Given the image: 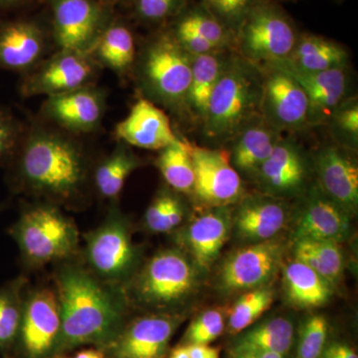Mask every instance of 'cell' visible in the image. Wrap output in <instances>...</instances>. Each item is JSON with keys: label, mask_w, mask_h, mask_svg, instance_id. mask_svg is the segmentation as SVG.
Segmentation results:
<instances>
[{"label": "cell", "mask_w": 358, "mask_h": 358, "mask_svg": "<svg viewBox=\"0 0 358 358\" xmlns=\"http://www.w3.org/2000/svg\"><path fill=\"white\" fill-rule=\"evenodd\" d=\"M7 167L14 192L70 209L83 206L93 181L83 143L48 122L27 127Z\"/></svg>", "instance_id": "obj_1"}, {"label": "cell", "mask_w": 358, "mask_h": 358, "mask_svg": "<svg viewBox=\"0 0 358 358\" xmlns=\"http://www.w3.org/2000/svg\"><path fill=\"white\" fill-rule=\"evenodd\" d=\"M54 282L61 319L54 358L81 345L106 350L126 326V291L101 281L76 257L57 264Z\"/></svg>", "instance_id": "obj_2"}, {"label": "cell", "mask_w": 358, "mask_h": 358, "mask_svg": "<svg viewBox=\"0 0 358 358\" xmlns=\"http://www.w3.org/2000/svg\"><path fill=\"white\" fill-rule=\"evenodd\" d=\"M262 89L260 66L231 52L201 124L205 138L219 145L230 143L246 124L261 115Z\"/></svg>", "instance_id": "obj_3"}, {"label": "cell", "mask_w": 358, "mask_h": 358, "mask_svg": "<svg viewBox=\"0 0 358 358\" xmlns=\"http://www.w3.org/2000/svg\"><path fill=\"white\" fill-rule=\"evenodd\" d=\"M192 55L171 30L154 35L136 54L133 71L143 98L173 114H188Z\"/></svg>", "instance_id": "obj_4"}, {"label": "cell", "mask_w": 358, "mask_h": 358, "mask_svg": "<svg viewBox=\"0 0 358 358\" xmlns=\"http://www.w3.org/2000/svg\"><path fill=\"white\" fill-rule=\"evenodd\" d=\"M17 244L25 268H43L75 258L80 233L75 221L50 202L25 204L18 220L8 230Z\"/></svg>", "instance_id": "obj_5"}, {"label": "cell", "mask_w": 358, "mask_h": 358, "mask_svg": "<svg viewBox=\"0 0 358 358\" xmlns=\"http://www.w3.org/2000/svg\"><path fill=\"white\" fill-rule=\"evenodd\" d=\"M83 262L98 279L126 291L136 275L140 251L131 239L129 220L115 203L96 229L84 234Z\"/></svg>", "instance_id": "obj_6"}, {"label": "cell", "mask_w": 358, "mask_h": 358, "mask_svg": "<svg viewBox=\"0 0 358 358\" xmlns=\"http://www.w3.org/2000/svg\"><path fill=\"white\" fill-rule=\"evenodd\" d=\"M196 268L182 250H162L129 282V301L159 310L178 307L194 292Z\"/></svg>", "instance_id": "obj_7"}, {"label": "cell", "mask_w": 358, "mask_h": 358, "mask_svg": "<svg viewBox=\"0 0 358 358\" xmlns=\"http://www.w3.org/2000/svg\"><path fill=\"white\" fill-rule=\"evenodd\" d=\"M299 34L288 15L271 0H255L234 37L233 50L256 65L286 60Z\"/></svg>", "instance_id": "obj_8"}, {"label": "cell", "mask_w": 358, "mask_h": 358, "mask_svg": "<svg viewBox=\"0 0 358 358\" xmlns=\"http://www.w3.org/2000/svg\"><path fill=\"white\" fill-rule=\"evenodd\" d=\"M52 37L59 51L91 54L113 18L112 6L99 0H48Z\"/></svg>", "instance_id": "obj_9"}, {"label": "cell", "mask_w": 358, "mask_h": 358, "mask_svg": "<svg viewBox=\"0 0 358 358\" xmlns=\"http://www.w3.org/2000/svg\"><path fill=\"white\" fill-rule=\"evenodd\" d=\"M100 68L91 54L58 50L23 75L20 93L52 96L84 88L95 84Z\"/></svg>", "instance_id": "obj_10"}, {"label": "cell", "mask_w": 358, "mask_h": 358, "mask_svg": "<svg viewBox=\"0 0 358 358\" xmlns=\"http://www.w3.org/2000/svg\"><path fill=\"white\" fill-rule=\"evenodd\" d=\"M262 70L261 117L282 134L308 128V102L305 92L281 66L259 65Z\"/></svg>", "instance_id": "obj_11"}, {"label": "cell", "mask_w": 358, "mask_h": 358, "mask_svg": "<svg viewBox=\"0 0 358 358\" xmlns=\"http://www.w3.org/2000/svg\"><path fill=\"white\" fill-rule=\"evenodd\" d=\"M60 307L55 289L26 291L15 348L20 358H54L60 334Z\"/></svg>", "instance_id": "obj_12"}, {"label": "cell", "mask_w": 358, "mask_h": 358, "mask_svg": "<svg viewBox=\"0 0 358 358\" xmlns=\"http://www.w3.org/2000/svg\"><path fill=\"white\" fill-rule=\"evenodd\" d=\"M192 155L195 176L192 196L200 206H231L243 199V180L231 164L229 152L192 145Z\"/></svg>", "instance_id": "obj_13"}, {"label": "cell", "mask_w": 358, "mask_h": 358, "mask_svg": "<svg viewBox=\"0 0 358 358\" xmlns=\"http://www.w3.org/2000/svg\"><path fill=\"white\" fill-rule=\"evenodd\" d=\"M313 171V160L300 143L282 136L254 181L261 192L286 200L308 192Z\"/></svg>", "instance_id": "obj_14"}, {"label": "cell", "mask_w": 358, "mask_h": 358, "mask_svg": "<svg viewBox=\"0 0 358 358\" xmlns=\"http://www.w3.org/2000/svg\"><path fill=\"white\" fill-rule=\"evenodd\" d=\"M282 250V245L274 239L238 249L221 267V288L227 292H247L265 287L279 270Z\"/></svg>", "instance_id": "obj_15"}, {"label": "cell", "mask_w": 358, "mask_h": 358, "mask_svg": "<svg viewBox=\"0 0 358 358\" xmlns=\"http://www.w3.org/2000/svg\"><path fill=\"white\" fill-rule=\"evenodd\" d=\"M107 105L105 90L95 84L47 96L41 108L42 117L57 128L75 134L96 131L102 124Z\"/></svg>", "instance_id": "obj_16"}, {"label": "cell", "mask_w": 358, "mask_h": 358, "mask_svg": "<svg viewBox=\"0 0 358 358\" xmlns=\"http://www.w3.org/2000/svg\"><path fill=\"white\" fill-rule=\"evenodd\" d=\"M180 322L181 317L169 313L136 317L103 352L109 358H162Z\"/></svg>", "instance_id": "obj_17"}, {"label": "cell", "mask_w": 358, "mask_h": 358, "mask_svg": "<svg viewBox=\"0 0 358 358\" xmlns=\"http://www.w3.org/2000/svg\"><path fill=\"white\" fill-rule=\"evenodd\" d=\"M348 150L338 143H327L313 157L315 185L350 216L358 207V166Z\"/></svg>", "instance_id": "obj_18"}, {"label": "cell", "mask_w": 358, "mask_h": 358, "mask_svg": "<svg viewBox=\"0 0 358 358\" xmlns=\"http://www.w3.org/2000/svg\"><path fill=\"white\" fill-rule=\"evenodd\" d=\"M303 202L294 231L296 240H315L341 243L350 234L352 216L312 185L303 195Z\"/></svg>", "instance_id": "obj_19"}, {"label": "cell", "mask_w": 358, "mask_h": 358, "mask_svg": "<svg viewBox=\"0 0 358 358\" xmlns=\"http://www.w3.org/2000/svg\"><path fill=\"white\" fill-rule=\"evenodd\" d=\"M230 206L206 208L203 213L178 234V243L200 270H208L215 262L232 231Z\"/></svg>", "instance_id": "obj_20"}, {"label": "cell", "mask_w": 358, "mask_h": 358, "mask_svg": "<svg viewBox=\"0 0 358 358\" xmlns=\"http://www.w3.org/2000/svg\"><path fill=\"white\" fill-rule=\"evenodd\" d=\"M47 52L48 34L37 21L0 22V69L24 75L47 57Z\"/></svg>", "instance_id": "obj_21"}, {"label": "cell", "mask_w": 358, "mask_h": 358, "mask_svg": "<svg viewBox=\"0 0 358 358\" xmlns=\"http://www.w3.org/2000/svg\"><path fill=\"white\" fill-rule=\"evenodd\" d=\"M232 215V229L249 244L274 239L288 220L286 200L265 193L244 195Z\"/></svg>", "instance_id": "obj_22"}, {"label": "cell", "mask_w": 358, "mask_h": 358, "mask_svg": "<svg viewBox=\"0 0 358 358\" xmlns=\"http://www.w3.org/2000/svg\"><path fill=\"white\" fill-rule=\"evenodd\" d=\"M288 71L301 85L308 102L310 127L327 126L336 108L348 98L350 73L348 66L317 73L300 72L282 62H275Z\"/></svg>", "instance_id": "obj_23"}, {"label": "cell", "mask_w": 358, "mask_h": 358, "mask_svg": "<svg viewBox=\"0 0 358 358\" xmlns=\"http://www.w3.org/2000/svg\"><path fill=\"white\" fill-rule=\"evenodd\" d=\"M115 134L129 147L150 150H162L178 138L166 113L143 96L115 126Z\"/></svg>", "instance_id": "obj_24"}, {"label": "cell", "mask_w": 358, "mask_h": 358, "mask_svg": "<svg viewBox=\"0 0 358 358\" xmlns=\"http://www.w3.org/2000/svg\"><path fill=\"white\" fill-rule=\"evenodd\" d=\"M282 136L258 115L230 141L233 143L229 152L231 164L241 178L255 180L261 166L272 154Z\"/></svg>", "instance_id": "obj_25"}, {"label": "cell", "mask_w": 358, "mask_h": 358, "mask_svg": "<svg viewBox=\"0 0 358 358\" xmlns=\"http://www.w3.org/2000/svg\"><path fill=\"white\" fill-rule=\"evenodd\" d=\"M348 59L345 47L333 40L319 35L301 34L289 57L279 62L300 72L317 73L345 67L348 65Z\"/></svg>", "instance_id": "obj_26"}, {"label": "cell", "mask_w": 358, "mask_h": 358, "mask_svg": "<svg viewBox=\"0 0 358 358\" xmlns=\"http://www.w3.org/2000/svg\"><path fill=\"white\" fill-rule=\"evenodd\" d=\"M233 50L192 56V81L187 94L188 115L202 124L215 85Z\"/></svg>", "instance_id": "obj_27"}, {"label": "cell", "mask_w": 358, "mask_h": 358, "mask_svg": "<svg viewBox=\"0 0 358 358\" xmlns=\"http://www.w3.org/2000/svg\"><path fill=\"white\" fill-rule=\"evenodd\" d=\"M287 298L294 307H322L333 296V285L300 261L289 262L284 270Z\"/></svg>", "instance_id": "obj_28"}, {"label": "cell", "mask_w": 358, "mask_h": 358, "mask_svg": "<svg viewBox=\"0 0 358 358\" xmlns=\"http://www.w3.org/2000/svg\"><path fill=\"white\" fill-rule=\"evenodd\" d=\"M91 55L100 67L124 76L133 70L136 59L133 33L124 23L113 20L94 46Z\"/></svg>", "instance_id": "obj_29"}, {"label": "cell", "mask_w": 358, "mask_h": 358, "mask_svg": "<svg viewBox=\"0 0 358 358\" xmlns=\"http://www.w3.org/2000/svg\"><path fill=\"white\" fill-rule=\"evenodd\" d=\"M143 162L131 147L120 141L119 145L96 166L92 180L96 192L110 203H115L129 176Z\"/></svg>", "instance_id": "obj_30"}, {"label": "cell", "mask_w": 358, "mask_h": 358, "mask_svg": "<svg viewBox=\"0 0 358 358\" xmlns=\"http://www.w3.org/2000/svg\"><path fill=\"white\" fill-rule=\"evenodd\" d=\"M294 341L293 322L274 317L244 331L233 343V350H258L288 355Z\"/></svg>", "instance_id": "obj_31"}, {"label": "cell", "mask_w": 358, "mask_h": 358, "mask_svg": "<svg viewBox=\"0 0 358 358\" xmlns=\"http://www.w3.org/2000/svg\"><path fill=\"white\" fill-rule=\"evenodd\" d=\"M26 285V277L20 275L0 287V353L6 358H13L20 334Z\"/></svg>", "instance_id": "obj_32"}, {"label": "cell", "mask_w": 358, "mask_h": 358, "mask_svg": "<svg viewBox=\"0 0 358 358\" xmlns=\"http://www.w3.org/2000/svg\"><path fill=\"white\" fill-rule=\"evenodd\" d=\"M192 143L178 138L171 145L160 150L155 166L167 185L179 194L192 196L194 187V166Z\"/></svg>", "instance_id": "obj_33"}, {"label": "cell", "mask_w": 358, "mask_h": 358, "mask_svg": "<svg viewBox=\"0 0 358 358\" xmlns=\"http://www.w3.org/2000/svg\"><path fill=\"white\" fill-rule=\"evenodd\" d=\"M294 257V260L306 264L329 284H336L343 275V252L336 242L296 240Z\"/></svg>", "instance_id": "obj_34"}, {"label": "cell", "mask_w": 358, "mask_h": 358, "mask_svg": "<svg viewBox=\"0 0 358 358\" xmlns=\"http://www.w3.org/2000/svg\"><path fill=\"white\" fill-rule=\"evenodd\" d=\"M179 193L171 190H159L148 207L143 225L152 233H169L182 223L185 215V205Z\"/></svg>", "instance_id": "obj_35"}, {"label": "cell", "mask_w": 358, "mask_h": 358, "mask_svg": "<svg viewBox=\"0 0 358 358\" xmlns=\"http://www.w3.org/2000/svg\"><path fill=\"white\" fill-rule=\"evenodd\" d=\"M274 296V291L266 287L245 292L230 308L228 315L229 333L236 336L255 324L272 306Z\"/></svg>", "instance_id": "obj_36"}, {"label": "cell", "mask_w": 358, "mask_h": 358, "mask_svg": "<svg viewBox=\"0 0 358 358\" xmlns=\"http://www.w3.org/2000/svg\"><path fill=\"white\" fill-rule=\"evenodd\" d=\"M176 25L192 30L220 50H233L234 35L203 6L186 13Z\"/></svg>", "instance_id": "obj_37"}, {"label": "cell", "mask_w": 358, "mask_h": 358, "mask_svg": "<svg viewBox=\"0 0 358 358\" xmlns=\"http://www.w3.org/2000/svg\"><path fill=\"white\" fill-rule=\"evenodd\" d=\"M327 126L339 145L355 152L358 145L357 96H348L336 108Z\"/></svg>", "instance_id": "obj_38"}, {"label": "cell", "mask_w": 358, "mask_h": 358, "mask_svg": "<svg viewBox=\"0 0 358 358\" xmlns=\"http://www.w3.org/2000/svg\"><path fill=\"white\" fill-rule=\"evenodd\" d=\"M329 324L324 315H312L303 320L296 358H320L327 343Z\"/></svg>", "instance_id": "obj_39"}, {"label": "cell", "mask_w": 358, "mask_h": 358, "mask_svg": "<svg viewBox=\"0 0 358 358\" xmlns=\"http://www.w3.org/2000/svg\"><path fill=\"white\" fill-rule=\"evenodd\" d=\"M27 127L13 110L0 105V166L10 164L20 148Z\"/></svg>", "instance_id": "obj_40"}, {"label": "cell", "mask_w": 358, "mask_h": 358, "mask_svg": "<svg viewBox=\"0 0 358 358\" xmlns=\"http://www.w3.org/2000/svg\"><path fill=\"white\" fill-rule=\"evenodd\" d=\"M225 317L219 310H206L192 320L185 334V345H210L223 334Z\"/></svg>", "instance_id": "obj_41"}, {"label": "cell", "mask_w": 358, "mask_h": 358, "mask_svg": "<svg viewBox=\"0 0 358 358\" xmlns=\"http://www.w3.org/2000/svg\"><path fill=\"white\" fill-rule=\"evenodd\" d=\"M203 7L233 35L255 0H202Z\"/></svg>", "instance_id": "obj_42"}, {"label": "cell", "mask_w": 358, "mask_h": 358, "mask_svg": "<svg viewBox=\"0 0 358 358\" xmlns=\"http://www.w3.org/2000/svg\"><path fill=\"white\" fill-rule=\"evenodd\" d=\"M186 0H133L134 10L141 20L160 22L178 15Z\"/></svg>", "instance_id": "obj_43"}, {"label": "cell", "mask_w": 358, "mask_h": 358, "mask_svg": "<svg viewBox=\"0 0 358 358\" xmlns=\"http://www.w3.org/2000/svg\"><path fill=\"white\" fill-rule=\"evenodd\" d=\"M178 43L182 46L185 51H187L190 55L197 56L203 55V54L212 53V52L222 51L214 46L206 39L202 38L199 34L186 29L185 27L176 25L173 29H171Z\"/></svg>", "instance_id": "obj_44"}, {"label": "cell", "mask_w": 358, "mask_h": 358, "mask_svg": "<svg viewBox=\"0 0 358 358\" xmlns=\"http://www.w3.org/2000/svg\"><path fill=\"white\" fill-rule=\"evenodd\" d=\"M320 358H358L355 348L345 343L333 341L327 343Z\"/></svg>", "instance_id": "obj_45"}, {"label": "cell", "mask_w": 358, "mask_h": 358, "mask_svg": "<svg viewBox=\"0 0 358 358\" xmlns=\"http://www.w3.org/2000/svg\"><path fill=\"white\" fill-rule=\"evenodd\" d=\"M190 358H219L220 350L210 345H185Z\"/></svg>", "instance_id": "obj_46"}, {"label": "cell", "mask_w": 358, "mask_h": 358, "mask_svg": "<svg viewBox=\"0 0 358 358\" xmlns=\"http://www.w3.org/2000/svg\"><path fill=\"white\" fill-rule=\"evenodd\" d=\"M230 358H287L282 353L258 350H230Z\"/></svg>", "instance_id": "obj_47"}, {"label": "cell", "mask_w": 358, "mask_h": 358, "mask_svg": "<svg viewBox=\"0 0 358 358\" xmlns=\"http://www.w3.org/2000/svg\"><path fill=\"white\" fill-rule=\"evenodd\" d=\"M74 358H106L105 353L99 348H89L77 353Z\"/></svg>", "instance_id": "obj_48"}, {"label": "cell", "mask_w": 358, "mask_h": 358, "mask_svg": "<svg viewBox=\"0 0 358 358\" xmlns=\"http://www.w3.org/2000/svg\"><path fill=\"white\" fill-rule=\"evenodd\" d=\"M30 0H0V10H6V9L14 8L27 3Z\"/></svg>", "instance_id": "obj_49"}, {"label": "cell", "mask_w": 358, "mask_h": 358, "mask_svg": "<svg viewBox=\"0 0 358 358\" xmlns=\"http://www.w3.org/2000/svg\"><path fill=\"white\" fill-rule=\"evenodd\" d=\"M169 358H190L188 355L187 348L185 345H179L178 348H174L171 353Z\"/></svg>", "instance_id": "obj_50"}, {"label": "cell", "mask_w": 358, "mask_h": 358, "mask_svg": "<svg viewBox=\"0 0 358 358\" xmlns=\"http://www.w3.org/2000/svg\"><path fill=\"white\" fill-rule=\"evenodd\" d=\"M99 1L102 2L103 4H107V6H113L115 3H117L120 0H99Z\"/></svg>", "instance_id": "obj_51"}, {"label": "cell", "mask_w": 358, "mask_h": 358, "mask_svg": "<svg viewBox=\"0 0 358 358\" xmlns=\"http://www.w3.org/2000/svg\"><path fill=\"white\" fill-rule=\"evenodd\" d=\"M4 207H6V204H3V203L0 204V212L3 210Z\"/></svg>", "instance_id": "obj_52"}, {"label": "cell", "mask_w": 358, "mask_h": 358, "mask_svg": "<svg viewBox=\"0 0 358 358\" xmlns=\"http://www.w3.org/2000/svg\"><path fill=\"white\" fill-rule=\"evenodd\" d=\"M64 358H67V357H64Z\"/></svg>", "instance_id": "obj_53"}]
</instances>
